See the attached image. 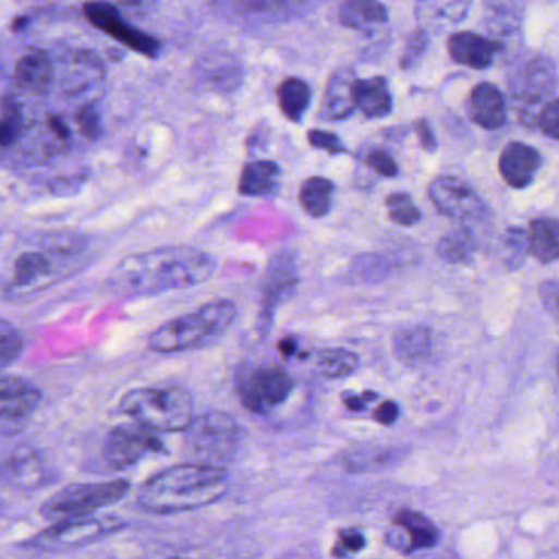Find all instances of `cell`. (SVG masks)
<instances>
[{
	"label": "cell",
	"mask_w": 559,
	"mask_h": 559,
	"mask_svg": "<svg viewBox=\"0 0 559 559\" xmlns=\"http://www.w3.org/2000/svg\"><path fill=\"white\" fill-rule=\"evenodd\" d=\"M392 526L398 536L396 545L404 546L405 552L430 549L440 542V530L430 519L417 510L401 509L392 517Z\"/></svg>",
	"instance_id": "cell-18"
},
{
	"label": "cell",
	"mask_w": 559,
	"mask_h": 559,
	"mask_svg": "<svg viewBox=\"0 0 559 559\" xmlns=\"http://www.w3.org/2000/svg\"><path fill=\"white\" fill-rule=\"evenodd\" d=\"M503 248H506L507 264L510 267H520L525 262L528 251V232L525 229L513 226L507 229L503 238Z\"/></svg>",
	"instance_id": "cell-37"
},
{
	"label": "cell",
	"mask_w": 559,
	"mask_h": 559,
	"mask_svg": "<svg viewBox=\"0 0 559 559\" xmlns=\"http://www.w3.org/2000/svg\"><path fill=\"white\" fill-rule=\"evenodd\" d=\"M339 19L347 28L368 32L388 22V10L379 0H343Z\"/></svg>",
	"instance_id": "cell-27"
},
{
	"label": "cell",
	"mask_w": 559,
	"mask_h": 559,
	"mask_svg": "<svg viewBox=\"0 0 559 559\" xmlns=\"http://www.w3.org/2000/svg\"><path fill=\"white\" fill-rule=\"evenodd\" d=\"M278 350H280L284 356L293 355L294 350H296V342H294L291 337H288V339L281 340V342L278 343Z\"/></svg>",
	"instance_id": "cell-52"
},
{
	"label": "cell",
	"mask_w": 559,
	"mask_h": 559,
	"mask_svg": "<svg viewBox=\"0 0 559 559\" xmlns=\"http://www.w3.org/2000/svg\"><path fill=\"white\" fill-rule=\"evenodd\" d=\"M48 126L59 139H69L71 137V131H69L68 124L64 123L59 114H49Z\"/></svg>",
	"instance_id": "cell-49"
},
{
	"label": "cell",
	"mask_w": 559,
	"mask_h": 559,
	"mask_svg": "<svg viewBox=\"0 0 559 559\" xmlns=\"http://www.w3.org/2000/svg\"><path fill=\"white\" fill-rule=\"evenodd\" d=\"M359 355L343 347L320 350L316 355V368L326 378H345L359 368Z\"/></svg>",
	"instance_id": "cell-33"
},
{
	"label": "cell",
	"mask_w": 559,
	"mask_h": 559,
	"mask_svg": "<svg viewBox=\"0 0 559 559\" xmlns=\"http://www.w3.org/2000/svg\"><path fill=\"white\" fill-rule=\"evenodd\" d=\"M366 166L375 170L379 175L388 177V179H392V177L398 175L399 172L396 160L382 149H373L372 153L366 156Z\"/></svg>",
	"instance_id": "cell-43"
},
{
	"label": "cell",
	"mask_w": 559,
	"mask_h": 559,
	"mask_svg": "<svg viewBox=\"0 0 559 559\" xmlns=\"http://www.w3.org/2000/svg\"><path fill=\"white\" fill-rule=\"evenodd\" d=\"M175 559H179V558H175Z\"/></svg>",
	"instance_id": "cell-55"
},
{
	"label": "cell",
	"mask_w": 559,
	"mask_h": 559,
	"mask_svg": "<svg viewBox=\"0 0 559 559\" xmlns=\"http://www.w3.org/2000/svg\"><path fill=\"white\" fill-rule=\"evenodd\" d=\"M539 300L543 306L551 316L559 319V278L558 280H546L539 284Z\"/></svg>",
	"instance_id": "cell-45"
},
{
	"label": "cell",
	"mask_w": 559,
	"mask_h": 559,
	"mask_svg": "<svg viewBox=\"0 0 559 559\" xmlns=\"http://www.w3.org/2000/svg\"><path fill=\"white\" fill-rule=\"evenodd\" d=\"M307 141H309L311 146L316 147V149L326 150L329 154L345 153V146H343L342 141L336 134L327 133V131L311 130L307 133Z\"/></svg>",
	"instance_id": "cell-44"
},
{
	"label": "cell",
	"mask_w": 559,
	"mask_h": 559,
	"mask_svg": "<svg viewBox=\"0 0 559 559\" xmlns=\"http://www.w3.org/2000/svg\"><path fill=\"white\" fill-rule=\"evenodd\" d=\"M126 479L71 484L52 494L41 506V515L49 522L90 517L104 507L114 506L130 493Z\"/></svg>",
	"instance_id": "cell-6"
},
{
	"label": "cell",
	"mask_w": 559,
	"mask_h": 559,
	"mask_svg": "<svg viewBox=\"0 0 559 559\" xmlns=\"http://www.w3.org/2000/svg\"><path fill=\"white\" fill-rule=\"evenodd\" d=\"M542 167V156L525 143H509L499 157V173L512 189H526Z\"/></svg>",
	"instance_id": "cell-17"
},
{
	"label": "cell",
	"mask_w": 559,
	"mask_h": 559,
	"mask_svg": "<svg viewBox=\"0 0 559 559\" xmlns=\"http://www.w3.org/2000/svg\"><path fill=\"white\" fill-rule=\"evenodd\" d=\"M22 110L15 101L3 104L0 114V147L10 146L22 133Z\"/></svg>",
	"instance_id": "cell-38"
},
{
	"label": "cell",
	"mask_w": 559,
	"mask_h": 559,
	"mask_svg": "<svg viewBox=\"0 0 559 559\" xmlns=\"http://www.w3.org/2000/svg\"><path fill=\"white\" fill-rule=\"evenodd\" d=\"M356 78L359 77L355 72L349 68L339 69L330 75L324 90L323 105H320V117L324 120H345L353 113L356 108L355 98H353Z\"/></svg>",
	"instance_id": "cell-20"
},
{
	"label": "cell",
	"mask_w": 559,
	"mask_h": 559,
	"mask_svg": "<svg viewBox=\"0 0 559 559\" xmlns=\"http://www.w3.org/2000/svg\"><path fill=\"white\" fill-rule=\"evenodd\" d=\"M372 399H375V394H372V392H365V394L343 396V404H345L347 409H350V411H363L366 402L372 401Z\"/></svg>",
	"instance_id": "cell-48"
},
{
	"label": "cell",
	"mask_w": 559,
	"mask_h": 559,
	"mask_svg": "<svg viewBox=\"0 0 559 559\" xmlns=\"http://www.w3.org/2000/svg\"><path fill=\"white\" fill-rule=\"evenodd\" d=\"M530 255L539 264H552L559 258V221L555 218H536L528 228Z\"/></svg>",
	"instance_id": "cell-26"
},
{
	"label": "cell",
	"mask_w": 559,
	"mask_h": 559,
	"mask_svg": "<svg viewBox=\"0 0 559 559\" xmlns=\"http://www.w3.org/2000/svg\"><path fill=\"white\" fill-rule=\"evenodd\" d=\"M355 107L368 118H385L391 113L392 97L388 81L381 75L372 78H356L353 87Z\"/></svg>",
	"instance_id": "cell-24"
},
{
	"label": "cell",
	"mask_w": 559,
	"mask_h": 559,
	"mask_svg": "<svg viewBox=\"0 0 559 559\" xmlns=\"http://www.w3.org/2000/svg\"><path fill=\"white\" fill-rule=\"evenodd\" d=\"M49 479L45 461L32 447H19L0 463V481L23 493L45 486Z\"/></svg>",
	"instance_id": "cell-15"
},
{
	"label": "cell",
	"mask_w": 559,
	"mask_h": 559,
	"mask_svg": "<svg viewBox=\"0 0 559 559\" xmlns=\"http://www.w3.org/2000/svg\"><path fill=\"white\" fill-rule=\"evenodd\" d=\"M556 366H558V376H559V350H558V356H556Z\"/></svg>",
	"instance_id": "cell-54"
},
{
	"label": "cell",
	"mask_w": 559,
	"mask_h": 559,
	"mask_svg": "<svg viewBox=\"0 0 559 559\" xmlns=\"http://www.w3.org/2000/svg\"><path fill=\"white\" fill-rule=\"evenodd\" d=\"M473 0H417L415 20L418 28L430 35L450 32L466 19Z\"/></svg>",
	"instance_id": "cell-16"
},
{
	"label": "cell",
	"mask_w": 559,
	"mask_h": 559,
	"mask_svg": "<svg viewBox=\"0 0 559 559\" xmlns=\"http://www.w3.org/2000/svg\"><path fill=\"white\" fill-rule=\"evenodd\" d=\"M428 196L435 208L448 218L470 221L481 219L487 212L486 203L479 193L457 177L440 175L432 180Z\"/></svg>",
	"instance_id": "cell-12"
},
{
	"label": "cell",
	"mask_w": 559,
	"mask_h": 559,
	"mask_svg": "<svg viewBox=\"0 0 559 559\" xmlns=\"http://www.w3.org/2000/svg\"><path fill=\"white\" fill-rule=\"evenodd\" d=\"M277 95L281 113L293 123H300L311 104L309 85L303 78L288 77L278 85Z\"/></svg>",
	"instance_id": "cell-31"
},
{
	"label": "cell",
	"mask_w": 559,
	"mask_h": 559,
	"mask_svg": "<svg viewBox=\"0 0 559 559\" xmlns=\"http://www.w3.org/2000/svg\"><path fill=\"white\" fill-rule=\"evenodd\" d=\"M546 559H559V552H549Z\"/></svg>",
	"instance_id": "cell-53"
},
{
	"label": "cell",
	"mask_w": 559,
	"mask_h": 559,
	"mask_svg": "<svg viewBox=\"0 0 559 559\" xmlns=\"http://www.w3.org/2000/svg\"><path fill=\"white\" fill-rule=\"evenodd\" d=\"M487 38L497 52L512 56L522 45L525 0H484Z\"/></svg>",
	"instance_id": "cell-13"
},
{
	"label": "cell",
	"mask_w": 559,
	"mask_h": 559,
	"mask_svg": "<svg viewBox=\"0 0 559 559\" xmlns=\"http://www.w3.org/2000/svg\"><path fill=\"white\" fill-rule=\"evenodd\" d=\"M228 471L209 464L182 463L150 476L137 493V502L147 512H186L202 509L224 496Z\"/></svg>",
	"instance_id": "cell-2"
},
{
	"label": "cell",
	"mask_w": 559,
	"mask_h": 559,
	"mask_svg": "<svg viewBox=\"0 0 559 559\" xmlns=\"http://www.w3.org/2000/svg\"><path fill=\"white\" fill-rule=\"evenodd\" d=\"M120 411L154 432H185L193 421L192 396L180 386L131 389Z\"/></svg>",
	"instance_id": "cell-4"
},
{
	"label": "cell",
	"mask_w": 559,
	"mask_h": 559,
	"mask_svg": "<svg viewBox=\"0 0 559 559\" xmlns=\"http://www.w3.org/2000/svg\"><path fill=\"white\" fill-rule=\"evenodd\" d=\"M199 77L215 90H234L242 81L241 64L231 56L211 54L199 62Z\"/></svg>",
	"instance_id": "cell-28"
},
{
	"label": "cell",
	"mask_w": 559,
	"mask_h": 559,
	"mask_svg": "<svg viewBox=\"0 0 559 559\" xmlns=\"http://www.w3.org/2000/svg\"><path fill=\"white\" fill-rule=\"evenodd\" d=\"M333 183L326 177H309L300 190L301 208L313 216L323 218L332 208Z\"/></svg>",
	"instance_id": "cell-32"
},
{
	"label": "cell",
	"mask_w": 559,
	"mask_h": 559,
	"mask_svg": "<svg viewBox=\"0 0 559 559\" xmlns=\"http://www.w3.org/2000/svg\"><path fill=\"white\" fill-rule=\"evenodd\" d=\"M428 35L422 32L421 28L415 29L409 36L408 42H405L404 52H402L401 68L411 69L415 62L421 59L424 54L425 48H427Z\"/></svg>",
	"instance_id": "cell-42"
},
{
	"label": "cell",
	"mask_w": 559,
	"mask_h": 559,
	"mask_svg": "<svg viewBox=\"0 0 559 559\" xmlns=\"http://www.w3.org/2000/svg\"><path fill=\"white\" fill-rule=\"evenodd\" d=\"M415 133H417L421 146L427 153H434L437 149V141H435L434 131H432L430 124L425 120L415 121Z\"/></svg>",
	"instance_id": "cell-47"
},
{
	"label": "cell",
	"mask_w": 559,
	"mask_h": 559,
	"mask_svg": "<svg viewBox=\"0 0 559 559\" xmlns=\"http://www.w3.org/2000/svg\"><path fill=\"white\" fill-rule=\"evenodd\" d=\"M467 114L483 130H499L507 120V104L502 92L489 82L477 84L467 98Z\"/></svg>",
	"instance_id": "cell-19"
},
{
	"label": "cell",
	"mask_w": 559,
	"mask_h": 559,
	"mask_svg": "<svg viewBox=\"0 0 559 559\" xmlns=\"http://www.w3.org/2000/svg\"><path fill=\"white\" fill-rule=\"evenodd\" d=\"M477 252V241L467 228H458L445 234L437 245L441 260L451 265H466Z\"/></svg>",
	"instance_id": "cell-30"
},
{
	"label": "cell",
	"mask_w": 559,
	"mask_h": 559,
	"mask_svg": "<svg viewBox=\"0 0 559 559\" xmlns=\"http://www.w3.org/2000/svg\"><path fill=\"white\" fill-rule=\"evenodd\" d=\"M48 257L38 252H26L16 258L15 267H13V283L16 287H26V284L35 283L38 278L49 274Z\"/></svg>",
	"instance_id": "cell-34"
},
{
	"label": "cell",
	"mask_w": 559,
	"mask_h": 559,
	"mask_svg": "<svg viewBox=\"0 0 559 559\" xmlns=\"http://www.w3.org/2000/svg\"><path fill=\"white\" fill-rule=\"evenodd\" d=\"M75 121H77L78 130L87 139L97 141L101 133H104L100 114L95 110L94 105L82 107L77 114H75Z\"/></svg>",
	"instance_id": "cell-41"
},
{
	"label": "cell",
	"mask_w": 559,
	"mask_h": 559,
	"mask_svg": "<svg viewBox=\"0 0 559 559\" xmlns=\"http://www.w3.org/2000/svg\"><path fill=\"white\" fill-rule=\"evenodd\" d=\"M399 417V408L394 401H385L373 412V418L381 425H392Z\"/></svg>",
	"instance_id": "cell-46"
},
{
	"label": "cell",
	"mask_w": 559,
	"mask_h": 559,
	"mask_svg": "<svg viewBox=\"0 0 559 559\" xmlns=\"http://www.w3.org/2000/svg\"><path fill=\"white\" fill-rule=\"evenodd\" d=\"M262 5L267 3V9L270 10H293L297 9L300 5H304L307 0H258Z\"/></svg>",
	"instance_id": "cell-50"
},
{
	"label": "cell",
	"mask_w": 559,
	"mask_h": 559,
	"mask_svg": "<svg viewBox=\"0 0 559 559\" xmlns=\"http://www.w3.org/2000/svg\"><path fill=\"white\" fill-rule=\"evenodd\" d=\"M162 450V441L156 432L134 422L111 428L105 440L104 458L108 466L124 470L136 464L146 454L160 453Z\"/></svg>",
	"instance_id": "cell-10"
},
{
	"label": "cell",
	"mask_w": 559,
	"mask_h": 559,
	"mask_svg": "<svg viewBox=\"0 0 559 559\" xmlns=\"http://www.w3.org/2000/svg\"><path fill=\"white\" fill-rule=\"evenodd\" d=\"M280 167L274 160L245 163L239 179V193L244 196H270L277 192Z\"/></svg>",
	"instance_id": "cell-25"
},
{
	"label": "cell",
	"mask_w": 559,
	"mask_h": 559,
	"mask_svg": "<svg viewBox=\"0 0 559 559\" xmlns=\"http://www.w3.org/2000/svg\"><path fill=\"white\" fill-rule=\"evenodd\" d=\"M507 84L522 120L526 121L530 118L535 124L538 111L543 105L548 104L558 88V71L551 59L535 54L525 59L523 64L512 72Z\"/></svg>",
	"instance_id": "cell-7"
},
{
	"label": "cell",
	"mask_w": 559,
	"mask_h": 559,
	"mask_svg": "<svg viewBox=\"0 0 559 559\" xmlns=\"http://www.w3.org/2000/svg\"><path fill=\"white\" fill-rule=\"evenodd\" d=\"M392 352L409 368L424 365L432 356L430 329L421 324L401 327L392 336Z\"/></svg>",
	"instance_id": "cell-23"
},
{
	"label": "cell",
	"mask_w": 559,
	"mask_h": 559,
	"mask_svg": "<svg viewBox=\"0 0 559 559\" xmlns=\"http://www.w3.org/2000/svg\"><path fill=\"white\" fill-rule=\"evenodd\" d=\"M16 85L29 94L42 95L51 87L54 77L51 58L42 49H26L13 71Z\"/></svg>",
	"instance_id": "cell-22"
},
{
	"label": "cell",
	"mask_w": 559,
	"mask_h": 559,
	"mask_svg": "<svg viewBox=\"0 0 559 559\" xmlns=\"http://www.w3.org/2000/svg\"><path fill=\"white\" fill-rule=\"evenodd\" d=\"M41 402V392L28 382L0 392V421H20L35 412Z\"/></svg>",
	"instance_id": "cell-29"
},
{
	"label": "cell",
	"mask_w": 559,
	"mask_h": 559,
	"mask_svg": "<svg viewBox=\"0 0 559 559\" xmlns=\"http://www.w3.org/2000/svg\"><path fill=\"white\" fill-rule=\"evenodd\" d=\"M23 350V337L13 324L0 319V372L16 362Z\"/></svg>",
	"instance_id": "cell-36"
},
{
	"label": "cell",
	"mask_w": 559,
	"mask_h": 559,
	"mask_svg": "<svg viewBox=\"0 0 559 559\" xmlns=\"http://www.w3.org/2000/svg\"><path fill=\"white\" fill-rule=\"evenodd\" d=\"M23 382L25 381L16 378V376L5 375V373L0 372V392L16 388V386L23 385Z\"/></svg>",
	"instance_id": "cell-51"
},
{
	"label": "cell",
	"mask_w": 559,
	"mask_h": 559,
	"mask_svg": "<svg viewBox=\"0 0 559 559\" xmlns=\"http://www.w3.org/2000/svg\"><path fill=\"white\" fill-rule=\"evenodd\" d=\"M365 545L366 539L362 530L342 528L337 533V539L330 555L337 559L352 558V556L359 555L365 548Z\"/></svg>",
	"instance_id": "cell-39"
},
{
	"label": "cell",
	"mask_w": 559,
	"mask_h": 559,
	"mask_svg": "<svg viewBox=\"0 0 559 559\" xmlns=\"http://www.w3.org/2000/svg\"><path fill=\"white\" fill-rule=\"evenodd\" d=\"M297 283V268L290 252L275 255L265 271L264 290H262L260 329H270L275 311L293 294Z\"/></svg>",
	"instance_id": "cell-14"
},
{
	"label": "cell",
	"mask_w": 559,
	"mask_h": 559,
	"mask_svg": "<svg viewBox=\"0 0 559 559\" xmlns=\"http://www.w3.org/2000/svg\"><path fill=\"white\" fill-rule=\"evenodd\" d=\"M235 391L248 412L264 414L287 401L293 379L281 366H242L235 375Z\"/></svg>",
	"instance_id": "cell-8"
},
{
	"label": "cell",
	"mask_w": 559,
	"mask_h": 559,
	"mask_svg": "<svg viewBox=\"0 0 559 559\" xmlns=\"http://www.w3.org/2000/svg\"><path fill=\"white\" fill-rule=\"evenodd\" d=\"M124 522L118 517H81V519L62 520L38 533L29 545L36 549L81 548L100 542L123 528Z\"/></svg>",
	"instance_id": "cell-9"
},
{
	"label": "cell",
	"mask_w": 559,
	"mask_h": 559,
	"mask_svg": "<svg viewBox=\"0 0 559 559\" xmlns=\"http://www.w3.org/2000/svg\"><path fill=\"white\" fill-rule=\"evenodd\" d=\"M216 271V258L190 245L154 248L124 258L114 270V288L124 294H159L198 287Z\"/></svg>",
	"instance_id": "cell-1"
},
{
	"label": "cell",
	"mask_w": 559,
	"mask_h": 559,
	"mask_svg": "<svg viewBox=\"0 0 559 559\" xmlns=\"http://www.w3.org/2000/svg\"><path fill=\"white\" fill-rule=\"evenodd\" d=\"M535 126H538L545 136L559 141V98L543 105L536 117Z\"/></svg>",
	"instance_id": "cell-40"
},
{
	"label": "cell",
	"mask_w": 559,
	"mask_h": 559,
	"mask_svg": "<svg viewBox=\"0 0 559 559\" xmlns=\"http://www.w3.org/2000/svg\"><path fill=\"white\" fill-rule=\"evenodd\" d=\"M238 317V307L231 300H212L198 309L173 317L157 327L149 336V347L156 353L189 352L202 349L221 339Z\"/></svg>",
	"instance_id": "cell-3"
},
{
	"label": "cell",
	"mask_w": 559,
	"mask_h": 559,
	"mask_svg": "<svg viewBox=\"0 0 559 559\" xmlns=\"http://www.w3.org/2000/svg\"><path fill=\"white\" fill-rule=\"evenodd\" d=\"M84 15L95 28L117 39L124 48L139 52L146 58H157L159 54V39L131 26L118 12L117 7L111 3L104 2V0H90V2L84 3Z\"/></svg>",
	"instance_id": "cell-11"
},
{
	"label": "cell",
	"mask_w": 559,
	"mask_h": 559,
	"mask_svg": "<svg viewBox=\"0 0 559 559\" xmlns=\"http://www.w3.org/2000/svg\"><path fill=\"white\" fill-rule=\"evenodd\" d=\"M386 208H388L389 219L405 228L417 224L422 219L421 209L412 202L411 195L404 192L391 193L386 198Z\"/></svg>",
	"instance_id": "cell-35"
},
{
	"label": "cell",
	"mask_w": 559,
	"mask_h": 559,
	"mask_svg": "<svg viewBox=\"0 0 559 559\" xmlns=\"http://www.w3.org/2000/svg\"><path fill=\"white\" fill-rule=\"evenodd\" d=\"M185 434L183 450L190 463L226 467L238 453L239 427L224 412L211 411L193 417Z\"/></svg>",
	"instance_id": "cell-5"
},
{
	"label": "cell",
	"mask_w": 559,
	"mask_h": 559,
	"mask_svg": "<svg viewBox=\"0 0 559 559\" xmlns=\"http://www.w3.org/2000/svg\"><path fill=\"white\" fill-rule=\"evenodd\" d=\"M448 54L451 61L466 68L487 69L496 59L497 49L487 36L473 32H457L447 41Z\"/></svg>",
	"instance_id": "cell-21"
}]
</instances>
